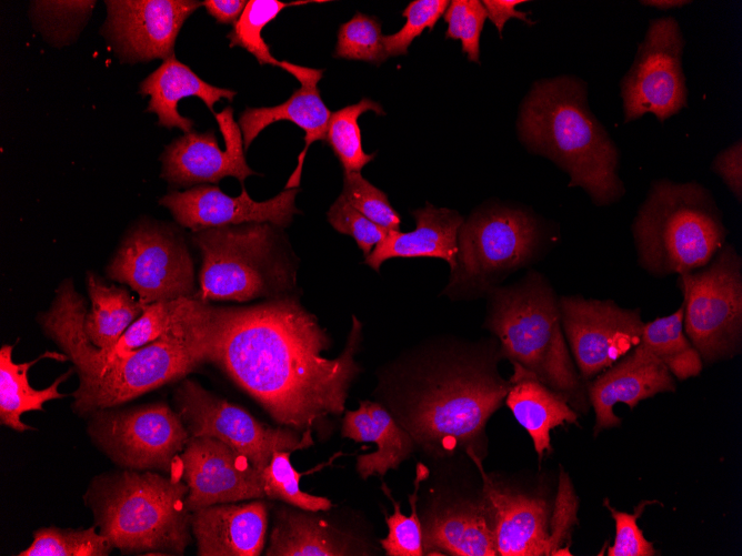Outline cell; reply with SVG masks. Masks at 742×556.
I'll return each mask as SVG.
<instances>
[{
	"mask_svg": "<svg viewBox=\"0 0 742 556\" xmlns=\"http://www.w3.org/2000/svg\"><path fill=\"white\" fill-rule=\"evenodd\" d=\"M362 323L352 315L345 347L322 356L331 340L317 317L295 300L278 297L248 307H214L208 362L221 367L280 425L311 427L345 410L349 390L361 372L355 354Z\"/></svg>",
	"mask_w": 742,
	"mask_h": 556,
	"instance_id": "1",
	"label": "cell"
},
{
	"mask_svg": "<svg viewBox=\"0 0 742 556\" xmlns=\"http://www.w3.org/2000/svg\"><path fill=\"white\" fill-rule=\"evenodd\" d=\"M498 341L437 337L390 366L375 396L435 463L488 455L487 424L502 406L509 380L499 372Z\"/></svg>",
	"mask_w": 742,
	"mask_h": 556,
	"instance_id": "2",
	"label": "cell"
},
{
	"mask_svg": "<svg viewBox=\"0 0 742 556\" xmlns=\"http://www.w3.org/2000/svg\"><path fill=\"white\" fill-rule=\"evenodd\" d=\"M213 307L202 301L189 319L156 341L120 356L102 357L83 331L84 301L67 281L51 307L40 315V324L78 371L74 412L91 414L178 380L208 362Z\"/></svg>",
	"mask_w": 742,
	"mask_h": 556,
	"instance_id": "3",
	"label": "cell"
},
{
	"mask_svg": "<svg viewBox=\"0 0 742 556\" xmlns=\"http://www.w3.org/2000/svg\"><path fill=\"white\" fill-rule=\"evenodd\" d=\"M530 151L553 161L598 206L619 201L625 188L618 174L620 153L591 113L586 85L572 77L535 82L518 120Z\"/></svg>",
	"mask_w": 742,
	"mask_h": 556,
	"instance_id": "4",
	"label": "cell"
},
{
	"mask_svg": "<svg viewBox=\"0 0 742 556\" xmlns=\"http://www.w3.org/2000/svg\"><path fill=\"white\" fill-rule=\"evenodd\" d=\"M483 326L498 341L503 358L533 373L564 395L578 413L590 408L586 383L569 351L560 317L559 297L549 280L530 270L518 282L488 294Z\"/></svg>",
	"mask_w": 742,
	"mask_h": 556,
	"instance_id": "5",
	"label": "cell"
},
{
	"mask_svg": "<svg viewBox=\"0 0 742 556\" xmlns=\"http://www.w3.org/2000/svg\"><path fill=\"white\" fill-rule=\"evenodd\" d=\"M187 493L179 477L124 469L94 478L84 501L113 548L124 554L182 555L191 528Z\"/></svg>",
	"mask_w": 742,
	"mask_h": 556,
	"instance_id": "6",
	"label": "cell"
},
{
	"mask_svg": "<svg viewBox=\"0 0 742 556\" xmlns=\"http://www.w3.org/2000/svg\"><path fill=\"white\" fill-rule=\"evenodd\" d=\"M638 264L655 277L683 274L711 262L728 230L711 192L690 181L652 182L632 223Z\"/></svg>",
	"mask_w": 742,
	"mask_h": 556,
	"instance_id": "7",
	"label": "cell"
},
{
	"mask_svg": "<svg viewBox=\"0 0 742 556\" xmlns=\"http://www.w3.org/2000/svg\"><path fill=\"white\" fill-rule=\"evenodd\" d=\"M433 465L418 497L424 555L498 556L495 510L477 463L460 455Z\"/></svg>",
	"mask_w": 742,
	"mask_h": 556,
	"instance_id": "8",
	"label": "cell"
},
{
	"mask_svg": "<svg viewBox=\"0 0 742 556\" xmlns=\"http://www.w3.org/2000/svg\"><path fill=\"white\" fill-rule=\"evenodd\" d=\"M202 265L199 290L201 301L245 302L271 296L291 287L293 276L287 261L277 251L278 237L270 223H245L193 232Z\"/></svg>",
	"mask_w": 742,
	"mask_h": 556,
	"instance_id": "9",
	"label": "cell"
},
{
	"mask_svg": "<svg viewBox=\"0 0 742 556\" xmlns=\"http://www.w3.org/2000/svg\"><path fill=\"white\" fill-rule=\"evenodd\" d=\"M542 231L524 210L491 206L463 221L455 265L443 291L450 299L483 296L539 255Z\"/></svg>",
	"mask_w": 742,
	"mask_h": 556,
	"instance_id": "10",
	"label": "cell"
},
{
	"mask_svg": "<svg viewBox=\"0 0 742 556\" xmlns=\"http://www.w3.org/2000/svg\"><path fill=\"white\" fill-rule=\"evenodd\" d=\"M495 510L498 556L571 555L570 535L576 523L578 498L569 476L561 472L558 493L540 486L529 489L489 474L475 455Z\"/></svg>",
	"mask_w": 742,
	"mask_h": 556,
	"instance_id": "11",
	"label": "cell"
},
{
	"mask_svg": "<svg viewBox=\"0 0 742 556\" xmlns=\"http://www.w3.org/2000/svg\"><path fill=\"white\" fill-rule=\"evenodd\" d=\"M683 330L702 362L734 357L742 345V259L724 244L705 266L678 275Z\"/></svg>",
	"mask_w": 742,
	"mask_h": 556,
	"instance_id": "12",
	"label": "cell"
},
{
	"mask_svg": "<svg viewBox=\"0 0 742 556\" xmlns=\"http://www.w3.org/2000/svg\"><path fill=\"white\" fill-rule=\"evenodd\" d=\"M174 403L189 438L212 437L243 455L261 473L277 451L294 452L312 445L311 432L299 435L290 427H271L245 410L186 378L174 392Z\"/></svg>",
	"mask_w": 742,
	"mask_h": 556,
	"instance_id": "13",
	"label": "cell"
},
{
	"mask_svg": "<svg viewBox=\"0 0 742 556\" xmlns=\"http://www.w3.org/2000/svg\"><path fill=\"white\" fill-rule=\"evenodd\" d=\"M88 433L116 464L134 471H166L189 441L180 415L164 403L92 412Z\"/></svg>",
	"mask_w": 742,
	"mask_h": 556,
	"instance_id": "14",
	"label": "cell"
},
{
	"mask_svg": "<svg viewBox=\"0 0 742 556\" xmlns=\"http://www.w3.org/2000/svg\"><path fill=\"white\" fill-rule=\"evenodd\" d=\"M683 48L684 39L674 18L650 21L634 61L621 81L625 122L645 113L664 122L686 107Z\"/></svg>",
	"mask_w": 742,
	"mask_h": 556,
	"instance_id": "15",
	"label": "cell"
},
{
	"mask_svg": "<svg viewBox=\"0 0 742 556\" xmlns=\"http://www.w3.org/2000/svg\"><path fill=\"white\" fill-rule=\"evenodd\" d=\"M563 334L575 367L588 383L626 355L641 340L639 309L581 295L559 297Z\"/></svg>",
	"mask_w": 742,
	"mask_h": 556,
	"instance_id": "16",
	"label": "cell"
},
{
	"mask_svg": "<svg viewBox=\"0 0 742 556\" xmlns=\"http://www.w3.org/2000/svg\"><path fill=\"white\" fill-rule=\"evenodd\" d=\"M107 272L128 284L144 306L193 296V265L186 245L156 226H141L129 234Z\"/></svg>",
	"mask_w": 742,
	"mask_h": 556,
	"instance_id": "17",
	"label": "cell"
},
{
	"mask_svg": "<svg viewBox=\"0 0 742 556\" xmlns=\"http://www.w3.org/2000/svg\"><path fill=\"white\" fill-rule=\"evenodd\" d=\"M180 463L188 486L186 505L191 513L215 504L265 497L261 473L247 457L217 438H189Z\"/></svg>",
	"mask_w": 742,
	"mask_h": 556,
	"instance_id": "18",
	"label": "cell"
},
{
	"mask_svg": "<svg viewBox=\"0 0 742 556\" xmlns=\"http://www.w3.org/2000/svg\"><path fill=\"white\" fill-rule=\"evenodd\" d=\"M224 140L221 149L213 131H191L173 140L162 154V178L180 186L217 183L225 176L241 184L255 172L247 164L242 132L233 119V110L225 107L214 113Z\"/></svg>",
	"mask_w": 742,
	"mask_h": 556,
	"instance_id": "19",
	"label": "cell"
},
{
	"mask_svg": "<svg viewBox=\"0 0 742 556\" xmlns=\"http://www.w3.org/2000/svg\"><path fill=\"white\" fill-rule=\"evenodd\" d=\"M298 189H284L263 201L252 200L243 188L238 196L227 195L218 186L199 185L187 191H173L160 199L174 220L192 232L245 223H271L287 226L299 210L294 201Z\"/></svg>",
	"mask_w": 742,
	"mask_h": 556,
	"instance_id": "20",
	"label": "cell"
},
{
	"mask_svg": "<svg viewBox=\"0 0 742 556\" xmlns=\"http://www.w3.org/2000/svg\"><path fill=\"white\" fill-rule=\"evenodd\" d=\"M106 29L132 61L168 59L184 21L202 2L191 0L106 1Z\"/></svg>",
	"mask_w": 742,
	"mask_h": 556,
	"instance_id": "21",
	"label": "cell"
},
{
	"mask_svg": "<svg viewBox=\"0 0 742 556\" xmlns=\"http://www.w3.org/2000/svg\"><path fill=\"white\" fill-rule=\"evenodd\" d=\"M675 388V380L669 370L634 346L586 383L588 398L595 415L594 435L621 424V417L613 412L615 404L624 403L633 408L643 400Z\"/></svg>",
	"mask_w": 742,
	"mask_h": 556,
	"instance_id": "22",
	"label": "cell"
},
{
	"mask_svg": "<svg viewBox=\"0 0 742 556\" xmlns=\"http://www.w3.org/2000/svg\"><path fill=\"white\" fill-rule=\"evenodd\" d=\"M298 507L275 510L268 556H354L375 555L369 537L340 526L318 514Z\"/></svg>",
	"mask_w": 742,
	"mask_h": 556,
	"instance_id": "23",
	"label": "cell"
},
{
	"mask_svg": "<svg viewBox=\"0 0 742 556\" xmlns=\"http://www.w3.org/2000/svg\"><path fill=\"white\" fill-rule=\"evenodd\" d=\"M268 507L259 499L215 504L191 513L200 556H258L265 544Z\"/></svg>",
	"mask_w": 742,
	"mask_h": 556,
	"instance_id": "24",
	"label": "cell"
},
{
	"mask_svg": "<svg viewBox=\"0 0 742 556\" xmlns=\"http://www.w3.org/2000/svg\"><path fill=\"white\" fill-rule=\"evenodd\" d=\"M323 70L308 68L298 80L301 87L283 103L274 107L247 108L239 118L244 150L251 145L258 134L268 125L288 120L301 128L304 133V148L298 158V164L284 189L297 188L300 183L305 153L315 141H324L331 111L321 99L318 83Z\"/></svg>",
	"mask_w": 742,
	"mask_h": 556,
	"instance_id": "25",
	"label": "cell"
},
{
	"mask_svg": "<svg viewBox=\"0 0 742 556\" xmlns=\"http://www.w3.org/2000/svg\"><path fill=\"white\" fill-rule=\"evenodd\" d=\"M341 435L358 443L372 442L377 446L374 452L357 457L355 469L362 479L398 469L415 452L409 433L378 401H361L357 410L347 411Z\"/></svg>",
	"mask_w": 742,
	"mask_h": 556,
	"instance_id": "26",
	"label": "cell"
},
{
	"mask_svg": "<svg viewBox=\"0 0 742 556\" xmlns=\"http://www.w3.org/2000/svg\"><path fill=\"white\" fill-rule=\"evenodd\" d=\"M415 229L411 232L389 231L388 235L364 259V263L379 271L393 257H438L452 270L458 253V233L463 218L454 210L435 208L427 203L412 212Z\"/></svg>",
	"mask_w": 742,
	"mask_h": 556,
	"instance_id": "27",
	"label": "cell"
},
{
	"mask_svg": "<svg viewBox=\"0 0 742 556\" xmlns=\"http://www.w3.org/2000/svg\"><path fill=\"white\" fill-rule=\"evenodd\" d=\"M505 405L530 435L539 462L552 452L551 431L563 424H576L579 413L568 398L543 384L533 373L512 363Z\"/></svg>",
	"mask_w": 742,
	"mask_h": 556,
	"instance_id": "28",
	"label": "cell"
},
{
	"mask_svg": "<svg viewBox=\"0 0 742 556\" xmlns=\"http://www.w3.org/2000/svg\"><path fill=\"white\" fill-rule=\"evenodd\" d=\"M140 93L149 95L147 111L158 115V124L168 129L178 128L184 133L192 131L193 121L181 115L178 102L186 97H198L214 114L213 105L221 99L232 101L235 91L212 85L199 78L176 55L163 60L140 84Z\"/></svg>",
	"mask_w": 742,
	"mask_h": 556,
	"instance_id": "29",
	"label": "cell"
},
{
	"mask_svg": "<svg viewBox=\"0 0 742 556\" xmlns=\"http://www.w3.org/2000/svg\"><path fill=\"white\" fill-rule=\"evenodd\" d=\"M87 286L91 309L84 314L83 331L96 347L108 351L146 306L126 289L107 285L93 274H88Z\"/></svg>",
	"mask_w": 742,
	"mask_h": 556,
	"instance_id": "30",
	"label": "cell"
},
{
	"mask_svg": "<svg viewBox=\"0 0 742 556\" xmlns=\"http://www.w3.org/2000/svg\"><path fill=\"white\" fill-rule=\"evenodd\" d=\"M12 346L3 345L0 350V422L17 432L32 429L21 422V415L30 411H43V404L64 395L58 386L71 371L58 377L49 387L34 390L28 381V370L36 363L16 364L12 361Z\"/></svg>",
	"mask_w": 742,
	"mask_h": 556,
	"instance_id": "31",
	"label": "cell"
},
{
	"mask_svg": "<svg viewBox=\"0 0 742 556\" xmlns=\"http://www.w3.org/2000/svg\"><path fill=\"white\" fill-rule=\"evenodd\" d=\"M636 347L662 363L678 380L702 372V358L683 330L682 304L670 315L644 323Z\"/></svg>",
	"mask_w": 742,
	"mask_h": 556,
	"instance_id": "32",
	"label": "cell"
},
{
	"mask_svg": "<svg viewBox=\"0 0 742 556\" xmlns=\"http://www.w3.org/2000/svg\"><path fill=\"white\" fill-rule=\"evenodd\" d=\"M201 303V300L193 296L151 303L144 307L142 314L127 328L112 348L100 350L91 344L99 356L123 355L156 341L184 322Z\"/></svg>",
	"mask_w": 742,
	"mask_h": 556,
	"instance_id": "33",
	"label": "cell"
},
{
	"mask_svg": "<svg viewBox=\"0 0 742 556\" xmlns=\"http://www.w3.org/2000/svg\"><path fill=\"white\" fill-rule=\"evenodd\" d=\"M367 111L384 114L381 104L368 98L331 113L324 142L330 145L344 172H360L375 156V153L368 154L362 148L358 119Z\"/></svg>",
	"mask_w": 742,
	"mask_h": 556,
	"instance_id": "34",
	"label": "cell"
},
{
	"mask_svg": "<svg viewBox=\"0 0 742 556\" xmlns=\"http://www.w3.org/2000/svg\"><path fill=\"white\" fill-rule=\"evenodd\" d=\"M311 1L282 2L279 0H250L233 29L228 33L230 48L241 47L250 52L261 65L270 64L288 70V61L277 60L270 52L269 46L262 38L264 27L274 20L287 7L309 3Z\"/></svg>",
	"mask_w": 742,
	"mask_h": 556,
	"instance_id": "35",
	"label": "cell"
},
{
	"mask_svg": "<svg viewBox=\"0 0 742 556\" xmlns=\"http://www.w3.org/2000/svg\"><path fill=\"white\" fill-rule=\"evenodd\" d=\"M429 468L419 463L415 469L414 489L409 495L411 514H402L400 502L395 501L385 484L382 491L393 504V514L384 512L388 534L379 540L381 548L388 556H423L422 529L418 512V497L420 485Z\"/></svg>",
	"mask_w": 742,
	"mask_h": 556,
	"instance_id": "36",
	"label": "cell"
},
{
	"mask_svg": "<svg viewBox=\"0 0 742 556\" xmlns=\"http://www.w3.org/2000/svg\"><path fill=\"white\" fill-rule=\"evenodd\" d=\"M30 546L20 556H107L111 542L96 527L83 529L41 527L33 533Z\"/></svg>",
	"mask_w": 742,
	"mask_h": 556,
	"instance_id": "37",
	"label": "cell"
},
{
	"mask_svg": "<svg viewBox=\"0 0 742 556\" xmlns=\"http://www.w3.org/2000/svg\"><path fill=\"white\" fill-rule=\"evenodd\" d=\"M290 454L288 451L274 452L270 463L261 472L265 497L304 510L331 509L332 503L329 498L308 494L300 488L301 474L292 466Z\"/></svg>",
	"mask_w": 742,
	"mask_h": 556,
	"instance_id": "38",
	"label": "cell"
},
{
	"mask_svg": "<svg viewBox=\"0 0 742 556\" xmlns=\"http://www.w3.org/2000/svg\"><path fill=\"white\" fill-rule=\"evenodd\" d=\"M333 57L380 65L389 58L383 46L381 22L357 12L340 26Z\"/></svg>",
	"mask_w": 742,
	"mask_h": 556,
	"instance_id": "39",
	"label": "cell"
},
{
	"mask_svg": "<svg viewBox=\"0 0 742 556\" xmlns=\"http://www.w3.org/2000/svg\"><path fill=\"white\" fill-rule=\"evenodd\" d=\"M341 195L361 214L391 231H400L401 219L387 194L364 179L360 172L343 173Z\"/></svg>",
	"mask_w": 742,
	"mask_h": 556,
	"instance_id": "40",
	"label": "cell"
},
{
	"mask_svg": "<svg viewBox=\"0 0 742 556\" xmlns=\"http://www.w3.org/2000/svg\"><path fill=\"white\" fill-rule=\"evenodd\" d=\"M482 1L453 0L443 19L448 24L447 39L461 40L462 51L472 62L480 63V36L487 20Z\"/></svg>",
	"mask_w": 742,
	"mask_h": 556,
	"instance_id": "41",
	"label": "cell"
},
{
	"mask_svg": "<svg viewBox=\"0 0 742 556\" xmlns=\"http://www.w3.org/2000/svg\"><path fill=\"white\" fill-rule=\"evenodd\" d=\"M448 0H414L403 10L407 21L395 33L383 36V46L388 57L404 55L412 41L424 29L433 30L438 20L444 14Z\"/></svg>",
	"mask_w": 742,
	"mask_h": 556,
	"instance_id": "42",
	"label": "cell"
},
{
	"mask_svg": "<svg viewBox=\"0 0 742 556\" xmlns=\"http://www.w3.org/2000/svg\"><path fill=\"white\" fill-rule=\"evenodd\" d=\"M327 218L334 230L354 239L364 257L384 240L390 231L365 218L341 194L330 206Z\"/></svg>",
	"mask_w": 742,
	"mask_h": 556,
	"instance_id": "43",
	"label": "cell"
},
{
	"mask_svg": "<svg viewBox=\"0 0 742 556\" xmlns=\"http://www.w3.org/2000/svg\"><path fill=\"white\" fill-rule=\"evenodd\" d=\"M656 501H642L633 514L618 510L608 499L604 506L609 509L615 523V538L608 549L609 556H654L658 555L653 544L649 542L638 525V519L645 506Z\"/></svg>",
	"mask_w": 742,
	"mask_h": 556,
	"instance_id": "44",
	"label": "cell"
},
{
	"mask_svg": "<svg viewBox=\"0 0 742 556\" xmlns=\"http://www.w3.org/2000/svg\"><path fill=\"white\" fill-rule=\"evenodd\" d=\"M712 170L721 178L736 201L741 202L742 142L740 139L714 158Z\"/></svg>",
	"mask_w": 742,
	"mask_h": 556,
	"instance_id": "45",
	"label": "cell"
},
{
	"mask_svg": "<svg viewBox=\"0 0 742 556\" xmlns=\"http://www.w3.org/2000/svg\"><path fill=\"white\" fill-rule=\"evenodd\" d=\"M523 2H525V1H522V0H484V1H482V4L485 9L487 17L497 27L500 36H502L504 24L511 18H517V19L522 20L523 22H525L528 24L533 23V21H530V19L528 18L527 12L519 11V10L515 9V7L518 4L523 3Z\"/></svg>",
	"mask_w": 742,
	"mask_h": 556,
	"instance_id": "46",
	"label": "cell"
},
{
	"mask_svg": "<svg viewBox=\"0 0 742 556\" xmlns=\"http://www.w3.org/2000/svg\"><path fill=\"white\" fill-rule=\"evenodd\" d=\"M248 1L244 0H205L202 6L217 22L234 24L243 12Z\"/></svg>",
	"mask_w": 742,
	"mask_h": 556,
	"instance_id": "47",
	"label": "cell"
},
{
	"mask_svg": "<svg viewBox=\"0 0 742 556\" xmlns=\"http://www.w3.org/2000/svg\"><path fill=\"white\" fill-rule=\"evenodd\" d=\"M640 3L649 6V7H654L660 10H668L672 8H679L684 4L690 3V1H684V0H645V1H640Z\"/></svg>",
	"mask_w": 742,
	"mask_h": 556,
	"instance_id": "48",
	"label": "cell"
}]
</instances>
